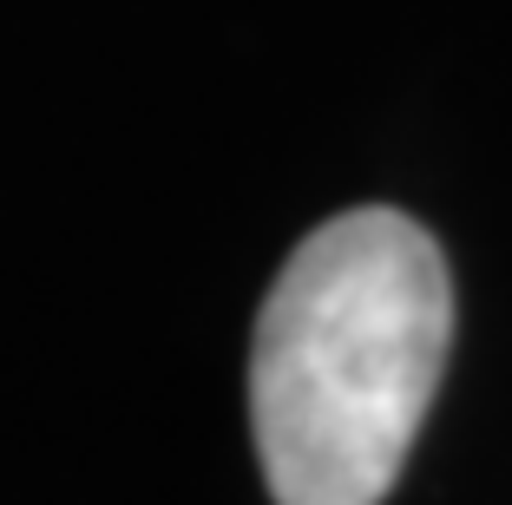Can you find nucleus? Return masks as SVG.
I'll return each instance as SVG.
<instances>
[{
  "label": "nucleus",
  "instance_id": "1",
  "mask_svg": "<svg viewBox=\"0 0 512 505\" xmlns=\"http://www.w3.org/2000/svg\"><path fill=\"white\" fill-rule=\"evenodd\" d=\"M453 348L440 243L401 210L302 237L250 342V433L276 505H381Z\"/></svg>",
  "mask_w": 512,
  "mask_h": 505
}]
</instances>
